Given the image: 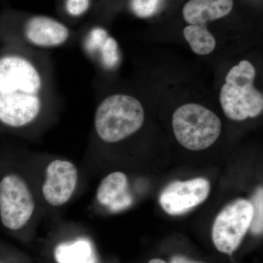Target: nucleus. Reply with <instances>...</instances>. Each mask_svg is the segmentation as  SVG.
<instances>
[{
  "instance_id": "obj_1",
  "label": "nucleus",
  "mask_w": 263,
  "mask_h": 263,
  "mask_svg": "<svg viewBox=\"0 0 263 263\" xmlns=\"http://www.w3.org/2000/svg\"><path fill=\"white\" fill-rule=\"evenodd\" d=\"M52 98L48 69L34 55L0 57V122L20 129L37 122Z\"/></svg>"
},
{
  "instance_id": "obj_2",
  "label": "nucleus",
  "mask_w": 263,
  "mask_h": 263,
  "mask_svg": "<svg viewBox=\"0 0 263 263\" xmlns=\"http://www.w3.org/2000/svg\"><path fill=\"white\" fill-rule=\"evenodd\" d=\"M144 119V110L138 99L128 95H112L97 108L95 131L102 141L117 143L140 129Z\"/></svg>"
},
{
  "instance_id": "obj_3",
  "label": "nucleus",
  "mask_w": 263,
  "mask_h": 263,
  "mask_svg": "<svg viewBox=\"0 0 263 263\" xmlns=\"http://www.w3.org/2000/svg\"><path fill=\"white\" fill-rule=\"evenodd\" d=\"M256 70L247 60L230 69L220 91L223 111L232 120L257 117L263 110L262 93L254 87Z\"/></svg>"
},
{
  "instance_id": "obj_4",
  "label": "nucleus",
  "mask_w": 263,
  "mask_h": 263,
  "mask_svg": "<svg viewBox=\"0 0 263 263\" xmlns=\"http://www.w3.org/2000/svg\"><path fill=\"white\" fill-rule=\"evenodd\" d=\"M173 129L185 148L200 151L209 148L220 136L221 122L214 112L195 103L185 104L174 112Z\"/></svg>"
},
{
  "instance_id": "obj_5",
  "label": "nucleus",
  "mask_w": 263,
  "mask_h": 263,
  "mask_svg": "<svg viewBox=\"0 0 263 263\" xmlns=\"http://www.w3.org/2000/svg\"><path fill=\"white\" fill-rule=\"evenodd\" d=\"M35 210L32 191L18 174L6 175L0 181V218L8 230H18L28 224Z\"/></svg>"
},
{
  "instance_id": "obj_6",
  "label": "nucleus",
  "mask_w": 263,
  "mask_h": 263,
  "mask_svg": "<svg viewBox=\"0 0 263 263\" xmlns=\"http://www.w3.org/2000/svg\"><path fill=\"white\" fill-rule=\"evenodd\" d=\"M253 217V206L249 200L239 199L227 205L216 218L212 239L216 248L231 254L239 247Z\"/></svg>"
},
{
  "instance_id": "obj_7",
  "label": "nucleus",
  "mask_w": 263,
  "mask_h": 263,
  "mask_svg": "<svg viewBox=\"0 0 263 263\" xmlns=\"http://www.w3.org/2000/svg\"><path fill=\"white\" fill-rule=\"evenodd\" d=\"M79 171L70 161L57 159L49 162L45 171L42 186L43 198L53 207L65 205L75 193Z\"/></svg>"
},
{
  "instance_id": "obj_8",
  "label": "nucleus",
  "mask_w": 263,
  "mask_h": 263,
  "mask_svg": "<svg viewBox=\"0 0 263 263\" xmlns=\"http://www.w3.org/2000/svg\"><path fill=\"white\" fill-rule=\"evenodd\" d=\"M210 183L203 178L170 183L161 193L160 202L170 215H181L206 200Z\"/></svg>"
},
{
  "instance_id": "obj_9",
  "label": "nucleus",
  "mask_w": 263,
  "mask_h": 263,
  "mask_svg": "<svg viewBox=\"0 0 263 263\" xmlns=\"http://www.w3.org/2000/svg\"><path fill=\"white\" fill-rule=\"evenodd\" d=\"M24 42L32 47L51 49L65 46L71 32L65 24L46 15H38L26 21L22 29Z\"/></svg>"
},
{
  "instance_id": "obj_10",
  "label": "nucleus",
  "mask_w": 263,
  "mask_h": 263,
  "mask_svg": "<svg viewBox=\"0 0 263 263\" xmlns=\"http://www.w3.org/2000/svg\"><path fill=\"white\" fill-rule=\"evenodd\" d=\"M97 200L112 212L130 206L133 199L128 192L127 176L117 171L104 178L97 190Z\"/></svg>"
},
{
  "instance_id": "obj_11",
  "label": "nucleus",
  "mask_w": 263,
  "mask_h": 263,
  "mask_svg": "<svg viewBox=\"0 0 263 263\" xmlns=\"http://www.w3.org/2000/svg\"><path fill=\"white\" fill-rule=\"evenodd\" d=\"M84 52L91 57H100L104 67L109 70L115 68L120 62L119 45L114 38L102 27L90 29L83 39Z\"/></svg>"
},
{
  "instance_id": "obj_12",
  "label": "nucleus",
  "mask_w": 263,
  "mask_h": 263,
  "mask_svg": "<svg viewBox=\"0 0 263 263\" xmlns=\"http://www.w3.org/2000/svg\"><path fill=\"white\" fill-rule=\"evenodd\" d=\"M233 8V0H189L183 6V16L190 24L205 26L226 16Z\"/></svg>"
},
{
  "instance_id": "obj_13",
  "label": "nucleus",
  "mask_w": 263,
  "mask_h": 263,
  "mask_svg": "<svg viewBox=\"0 0 263 263\" xmlns=\"http://www.w3.org/2000/svg\"><path fill=\"white\" fill-rule=\"evenodd\" d=\"M55 258L59 263H95L92 249L86 240L59 246L55 250Z\"/></svg>"
},
{
  "instance_id": "obj_14",
  "label": "nucleus",
  "mask_w": 263,
  "mask_h": 263,
  "mask_svg": "<svg viewBox=\"0 0 263 263\" xmlns=\"http://www.w3.org/2000/svg\"><path fill=\"white\" fill-rule=\"evenodd\" d=\"M183 36L197 54H209L215 49V37L205 26L190 24L183 29Z\"/></svg>"
},
{
  "instance_id": "obj_15",
  "label": "nucleus",
  "mask_w": 263,
  "mask_h": 263,
  "mask_svg": "<svg viewBox=\"0 0 263 263\" xmlns=\"http://www.w3.org/2000/svg\"><path fill=\"white\" fill-rule=\"evenodd\" d=\"M253 206V217L251 223V230L254 234L262 233L263 229V192L262 188H259L250 201Z\"/></svg>"
},
{
  "instance_id": "obj_16",
  "label": "nucleus",
  "mask_w": 263,
  "mask_h": 263,
  "mask_svg": "<svg viewBox=\"0 0 263 263\" xmlns=\"http://www.w3.org/2000/svg\"><path fill=\"white\" fill-rule=\"evenodd\" d=\"M164 0H130L132 11L140 18H148L157 13Z\"/></svg>"
},
{
  "instance_id": "obj_17",
  "label": "nucleus",
  "mask_w": 263,
  "mask_h": 263,
  "mask_svg": "<svg viewBox=\"0 0 263 263\" xmlns=\"http://www.w3.org/2000/svg\"><path fill=\"white\" fill-rule=\"evenodd\" d=\"M91 0H66L65 9L72 17H81L89 10Z\"/></svg>"
},
{
  "instance_id": "obj_18",
  "label": "nucleus",
  "mask_w": 263,
  "mask_h": 263,
  "mask_svg": "<svg viewBox=\"0 0 263 263\" xmlns=\"http://www.w3.org/2000/svg\"><path fill=\"white\" fill-rule=\"evenodd\" d=\"M171 263H203L198 262V261H194L192 259L186 258V257H183V256H175L171 259Z\"/></svg>"
},
{
  "instance_id": "obj_19",
  "label": "nucleus",
  "mask_w": 263,
  "mask_h": 263,
  "mask_svg": "<svg viewBox=\"0 0 263 263\" xmlns=\"http://www.w3.org/2000/svg\"><path fill=\"white\" fill-rule=\"evenodd\" d=\"M148 263H167L166 262H164V260H162V259H151L149 262Z\"/></svg>"
}]
</instances>
